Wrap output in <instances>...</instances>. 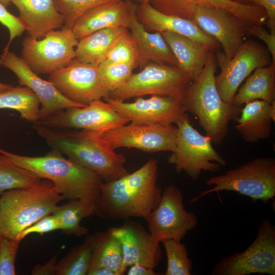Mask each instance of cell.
Listing matches in <instances>:
<instances>
[{
    "instance_id": "obj_1",
    "label": "cell",
    "mask_w": 275,
    "mask_h": 275,
    "mask_svg": "<svg viewBox=\"0 0 275 275\" xmlns=\"http://www.w3.org/2000/svg\"><path fill=\"white\" fill-rule=\"evenodd\" d=\"M157 178L158 161L151 158L133 173L104 181L96 204V215L105 220L140 217L147 222L161 198Z\"/></svg>"
},
{
    "instance_id": "obj_2",
    "label": "cell",
    "mask_w": 275,
    "mask_h": 275,
    "mask_svg": "<svg viewBox=\"0 0 275 275\" xmlns=\"http://www.w3.org/2000/svg\"><path fill=\"white\" fill-rule=\"evenodd\" d=\"M34 128L52 149L95 172L104 181L118 179L129 173L124 167L125 157L109 146L100 132L59 130L38 122L34 123Z\"/></svg>"
},
{
    "instance_id": "obj_3",
    "label": "cell",
    "mask_w": 275,
    "mask_h": 275,
    "mask_svg": "<svg viewBox=\"0 0 275 275\" xmlns=\"http://www.w3.org/2000/svg\"><path fill=\"white\" fill-rule=\"evenodd\" d=\"M0 153L16 165L50 180L65 199H80L96 204L103 179L60 152L52 149L45 155L33 157L0 148Z\"/></svg>"
},
{
    "instance_id": "obj_4",
    "label": "cell",
    "mask_w": 275,
    "mask_h": 275,
    "mask_svg": "<svg viewBox=\"0 0 275 275\" xmlns=\"http://www.w3.org/2000/svg\"><path fill=\"white\" fill-rule=\"evenodd\" d=\"M217 63L213 50L198 77L187 88L182 102L184 108L197 117L212 143L221 144L228 134V125L237 121L241 107L225 102L217 90L215 76Z\"/></svg>"
},
{
    "instance_id": "obj_5",
    "label": "cell",
    "mask_w": 275,
    "mask_h": 275,
    "mask_svg": "<svg viewBox=\"0 0 275 275\" xmlns=\"http://www.w3.org/2000/svg\"><path fill=\"white\" fill-rule=\"evenodd\" d=\"M64 199L53 183L46 179L30 187L5 191L0 198V235L18 240L23 230L52 214Z\"/></svg>"
},
{
    "instance_id": "obj_6",
    "label": "cell",
    "mask_w": 275,
    "mask_h": 275,
    "mask_svg": "<svg viewBox=\"0 0 275 275\" xmlns=\"http://www.w3.org/2000/svg\"><path fill=\"white\" fill-rule=\"evenodd\" d=\"M212 186L201 191L190 200L195 202L204 196L224 190L235 191L254 201L267 203L275 197V158L258 157L224 173L212 176L205 181Z\"/></svg>"
},
{
    "instance_id": "obj_7",
    "label": "cell",
    "mask_w": 275,
    "mask_h": 275,
    "mask_svg": "<svg viewBox=\"0 0 275 275\" xmlns=\"http://www.w3.org/2000/svg\"><path fill=\"white\" fill-rule=\"evenodd\" d=\"M176 125L175 147L167 160L178 173L184 172L196 181L202 172H215L226 166V160L213 148L211 139L193 126L187 114Z\"/></svg>"
},
{
    "instance_id": "obj_8",
    "label": "cell",
    "mask_w": 275,
    "mask_h": 275,
    "mask_svg": "<svg viewBox=\"0 0 275 275\" xmlns=\"http://www.w3.org/2000/svg\"><path fill=\"white\" fill-rule=\"evenodd\" d=\"M191 83L188 76L177 66L150 63L119 88L109 93L112 99L124 101L145 95H160L177 98L182 101Z\"/></svg>"
},
{
    "instance_id": "obj_9",
    "label": "cell",
    "mask_w": 275,
    "mask_h": 275,
    "mask_svg": "<svg viewBox=\"0 0 275 275\" xmlns=\"http://www.w3.org/2000/svg\"><path fill=\"white\" fill-rule=\"evenodd\" d=\"M78 42L72 29L65 26L48 32L42 39L28 35L22 42L21 58L36 73L49 74L75 59Z\"/></svg>"
},
{
    "instance_id": "obj_10",
    "label": "cell",
    "mask_w": 275,
    "mask_h": 275,
    "mask_svg": "<svg viewBox=\"0 0 275 275\" xmlns=\"http://www.w3.org/2000/svg\"><path fill=\"white\" fill-rule=\"evenodd\" d=\"M275 275V229L264 219L257 235L244 251L223 257L214 265L212 275Z\"/></svg>"
},
{
    "instance_id": "obj_11",
    "label": "cell",
    "mask_w": 275,
    "mask_h": 275,
    "mask_svg": "<svg viewBox=\"0 0 275 275\" xmlns=\"http://www.w3.org/2000/svg\"><path fill=\"white\" fill-rule=\"evenodd\" d=\"M221 71L215 76V85L224 101L232 103L239 86L256 69L269 65L271 57L262 44L252 40L243 41L234 57L228 59L223 52L215 54Z\"/></svg>"
},
{
    "instance_id": "obj_12",
    "label": "cell",
    "mask_w": 275,
    "mask_h": 275,
    "mask_svg": "<svg viewBox=\"0 0 275 275\" xmlns=\"http://www.w3.org/2000/svg\"><path fill=\"white\" fill-rule=\"evenodd\" d=\"M183 195L176 186H167L157 206L148 221L149 231L160 243L167 240H181L198 223V217L185 210Z\"/></svg>"
},
{
    "instance_id": "obj_13",
    "label": "cell",
    "mask_w": 275,
    "mask_h": 275,
    "mask_svg": "<svg viewBox=\"0 0 275 275\" xmlns=\"http://www.w3.org/2000/svg\"><path fill=\"white\" fill-rule=\"evenodd\" d=\"M184 18L216 39L229 59L234 57L244 41L249 25L226 9L199 5L193 6Z\"/></svg>"
},
{
    "instance_id": "obj_14",
    "label": "cell",
    "mask_w": 275,
    "mask_h": 275,
    "mask_svg": "<svg viewBox=\"0 0 275 275\" xmlns=\"http://www.w3.org/2000/svg\"><path fill=\"white\" fill-rule=\"evenodd\" d=\"M48 80L65 97L84 106L104 99L109 94L102 83L98 65L75 59L67 66L49 74Z\"/></svg>"
},
{
    "instance_id": "obj_15",
    "label": "cell",
    "mask_w": 275,
    "mask_h": 275,
    "mask_svg": "<svg viewBox=\"0 0 275 275\" xmlns=\"http://www.w3.org/2000/svg\"><path fill=\"white\" fill-rule=\"evenodd\" d=\"M129 122L128 118L111 108L106 101L99 99L84 107L58 111L36 122L54 129L75 128L103 133Z\"/></svg>"
},
{
    "instance_id": "obj_16",
    "label": "cell",
    "mask_w": 275,
    "mask_h": 275,
    "mask_svg": "<svg viewBox=\"0 0 275 275\" xmlns=\"http://www.w3.org/2000/svg\"><path fill=\"white\" fill-rule=\"evenodd\" d=\"M177 126L173 124L130 123L101 133L113 149L133 148L147 152H172L175 147Z\"/></svg>"
},
{
    "instance_id": "obj_17",
    "label": "cell",
    "mask_w": 275,
    "mask_h": 275,
    "mask_svg": "<svg viewBox=\"0 0 275 275\" xmlns=\"http://www.w3.org/2000/svg\"><path fill=\"white\" fill-rule=\"evenodd\" d=\"M104 100L135 124H176L187 115L182 101L169 96L151 95L146 99L138 97L132 102L109 97Z\"/></svg>"
},
{
    "instance_id": "obj_18",
    "label": "cell",
    "mask_w": 275,
    "mask_h": 275,
    "mask_svg": "<svg viewBox=\"0 0 275 275\" xmlns=\"http://www.w3.org/2000/svg\"><path fill=\"white\" fill-rule=\"evenodd\" d=\"M1 66L16 75L20 86L28 87L36 95L40 103L39 121L64 109L86 106L65 97L51 82L41 78L34 72L21 57L9 50L4 51L1 55Z\"/></svg>"
},
{
    "instance_id": "obj_19",
    "label": "cell",
    "mask_w": 275,
    "mask_h": 275,
    "mask_svg": "<svg viewBox=\"0 0 275 275\" xmlns=\"http://www.w3.org/2000/svg\"><path fill=\"white\" fill-rule=\"evenodd\" d=\"M111 230L121 244L126 270L136 264L154 269L158 265L162 257L160 243L142 225L128 220Z\"/></svg>"
},
{
    "instance_id": "obj_20",
    "label": "cell",
    "mask_w": 275,
    "mask_h": 275,
    "mask_svg": "<svg viewBox=\"0 0 275 275\" xmlns=\"http://www.w3.org/2000/svg\"><path fill=\"white\" fill-rule=\"evenodd\" d=\"M136 6L130 0H119L100 4L81 16L71 29L78 40L101 29H129L132 12Z\"/></svg>"
},
{
    "instance_id": "obj_21",
    "label": "cell",
    "mask_w": 275,
    "mask_h": 275,
    "mask_svg": "<svg viewBox=\"0 0 275 275\" xmlns=\"http://www.w3.org/2000/svg\"><path fill=\"white\" fill-rule=\"evenodd\" d=\"M136 17L150 32H171L179 34L209 46L214 50L219 45L216 39L202 31L192 21L178 16L164 14L150 3L139 4Z\"/></svg>"
},
{
    "instance_id": "obj_22",
    "label": "cell",
    "mask_w": 275,
    "mask_h": 275,
    "mask_svg": "<svg viewBox=\"0 0 275 275\" xmlns=\"http://www.w3.org/2000/svg\"><path fill=\"white\" fill-rule=\"evenodd\" d=\"M150 4L156 10L168 15L184 18L195 5L226 9L249 25H264L267 21L265 10L258 6L247 5L231 0H151Z\"/></svg>"
},
{
    "instance_id": "obj_23",
    "label": "cell",
    "mask_w": 275,
    "mask_h": 275,
    "mask_svg": "<svg viewBox=\"0 0 275 275\" xmlns=\"http://www.w3.org/2000/svg\"><path fill=\"white\" fill-rule=\"evenodd\" d=\"M17 8L19 18L29 36L42 39L49 32L62 28V16L54 0H10Z\"/></svg>"
},
{
    "instance_id": "obj_24",
    "label": "cell",
    "mask_w": 275,
    "mask_h": 275,
    "mask_svg": "<svg viewBox=\"0 0 275 275\" xmlns=\"http://www.w3.org/2000/svg\"><path fill=\"white\" fill-rule=\"evenodd\" d=\"M136 8L132 12L129 29L137 48L138 66L142 69L154 63L178 67L177 60L161 33L147 31L137 18Z\"/></svg>"
},
{
    "instance_id": "obj_25",
    "label": "cell",
    "mask_w": 275,
    "mask_h": 275,
    "mask_svg": "<svg viewBox=\"0 0 275 275\" xmlns=\"http://www.w3.org/2000/svg\"><path fill=\"white\" fill-rule=\"evenodd\" d=\"M235 126L245 142L255 143L269 138L275 121V101L256 100L245 104Z\"/></svg>"
},
{
    "instance_id": "obj_26",
    "label": "cell",
    "mask_w": 275,
    "mask_h": 275,
    "mask_svg": "<svg viewBox=\"0 0 275 275\" xmlns=\"http://www.w3.org/2000/svg\"><path fill=\"white\" fill-rule=\"evenodd\" d=\"M160 33L176 58L178 67L191 82L196 80L203 70L210 51L213 50L205 44L179 34Z\"/></svg>"
},
{
    "instance_id": "obj_27",
    "label": "cell",
    "mask_w": 275,
    "mask_h": 275,
    "mask_svg": "<svg viewBox=\"0 0 275 275\" xmlns=\"http://www.w3.org/2000/svg\"><path fill=\"white\" fill-rule=\"evenodd\" d=\"M237 92L232 103L237 106L256 100L275 101V62L256 69Z\"/></svg>"
},
{
    "instance_id": "obj_28",
    "label": "cell",
    "mask_w": 275,
    "mask_h": 275,
    "mask_svg": "<svg viewBox=\"0 0 275 275\" xmlns=\"http://www.w3.org/2000/svg\"><path fill=\"white\" fill-rule=\"evenodd\" d=\"M128 29L106 28L93 32L78 40L75 49L77 61L99 65L116 39Z\"/></svg>"
},
{
    "instance_id": "obj_29",
    "label": "cell",
    "mask_w": 275,
    "mask_h": 275,
    "mask_svg": "<svg viewBox=\"0 0 275 275\" xmlns=\"http://www.w3.org/2000/svg\"><path fill=\"white\" fill-rule=\"evenodd\" d=\"M94 243L90 268L103 267L114 271L117 275L125 272L121 244L114 236L111 228L94 234ZM89 268V269H90Z\"/></svg>"
},
{
    "instance_id": "obj_30",
    "label": "cell",
    "mask_w": 275,
    "mask_h": 275,
    "mask_svg": "<svg viewBox=\"0 0 275 275\" xmlns=\"http://www.w3.org/2000/svg\"><path fill=\"white\" fill-rule=\"evenodd\" d=\"M52 214L59 223L60 230L64 233L86 236L89 230L81 225V222L84 218L96 214V204L82 199H71L64 205L58 206Z\"/></svg>"
},
{
    "instance_id": "obj_31",
    "label": "cell",
    "mask_w": 275,
    "mask_h": 275,
    "mask_svg": "<svg viewBox=\"0 0 275 275\" xmlns=\"http://www.w3.org/2000/svg\"><path fill=\"white\" fill-rule=\"evenodd\" d=\"M0 109L16 110L20 117L35 123L40 119V103L36 95L29 88L19 86L0 93Z\"/></svg>"
},
{
    "instance_id": "obj_32",
    "label": "cell",
    "mask_w": 275,
    "mask_h": 275,
    "mask_svg": "<svg viewBox=\"0 0 275 275\" xmlns=\"http://www.w3.org/2000/svg\"><path fill=\"white\" fill-rule=\"evenodd\" d=\"M94 234L86 236L83 242L70 250L56 265V275H87L94 249Z\"/></svg>"
},
{
    "instance_id": "obj_33",
    "label": "cell",
    "mask_w": 275,
    "mask_h": 275,
    "mask_svg": "<svg viewBox=\"0 0 275 275\" xmlns=\"http://www.w3.org/2000/svg\"><path fill=\"white\" fill-rule=\"evenodd\" d=\"M42 179L33 172L13 163L0 153V195L9 190L32 186Z\"/></svg>"
},
{
    "instance_id": "obj_34",
    "label": "cell",
    "mask_w": 275,
    "mask_h": 275,
    "mask_svg": "<svg viewBox=\"0 0 275 275\" xmlns=\"http://www.w3.org/2000/svg\"><path fill=\"white\" fill-rule=\"evenodd\" d=\"M167 258L166 275H190L193 261L189 252L180 240H167L162 241Z\"/></svg>"
},
{
    "instance_id": "obj_35",
    "label": "cell",
    "mask_w": 275,
    "mask_h": 275,
    "mask_svg": "<svg viewBox=\"0 0 275 275\" xmlns=\"http://www.w3.org/2000/svg\"><path fill=\"white\" fill-rule=\"evenodd\" d=\"M138 58L135 41L131 33L127 30L114 42L104 61L128 64L136 68L138 66Z\"/></svg>"
},
{
    "instance_id": "obj_36",
    "label": "cell",
    "mask_w": 275,
    "mask_h": 275,
    "mask_svg": "<svg viewBox=\"0 0 275 275\" xmlns=\"http://www.w3.org/2000/svg\"><path fill=\"white\" fill-rule=\"evenodd\" d=\"M135 68L130 64L103 61L98 65L99 75L105 89L109 93L125 84Z\"/></svg>"
},
{
    "instance_id": "obj_37",
    "label": "cell",
    "mask_w": 275,
    "mask_h": 275,
    "mask_svg": "<svg viewBox=\"0 0 275 275\" xmlns=\"http://www.w3.org/2000/svg\"><path fill=\"white\" fill-rule=\"evenodd\" d=\"M119 0H54L55 6L64 19L63 26L72 29L84 14L100 4Z\"/></svg>"
},
{
    "instance_id": "obj_38",
    "label": "cell",
    "mask_w": 275,
    "mask_h": 275,
    "mask_svg": "<svg viewBox=\"0 0 275 275\" xmlns=\"http://www.w3.org/2000/svg\"><path fill=\"white\" fill-rule=\"evenodd\" d=\"M21 241L0 235V275H15V259Z\"/></svg>"
},
{
    "instance_id": "obj_39",
    "label": "cell",
    "mask_w": 275,
    "mask_h": 275,
    "mask_svg": "<svg viewBox=\"0 0 275 275\" xmlns=\"http://www.w3.org/2000/svg\"><path fill=\"white\" fill-rule=\"evenodd\" d=\"M0 23L6 26L9 32V40L4 51L9 50L12 41L19 37L25 31V28L19 17L11 13L6 7L0 2Z\"/></svg>"
},
{
    "instance_id": "obj_40",
    "label": "cell",
    "mask_w": 275,
    "mask_h": 275,
    "mask_svg": "<svg viewBox=\"0 0 275 275\" xmlns=\"http://www.w3.org/2000/svg\"><path fill=\"white\" fill-rule=\"evenodd\" d=\"M57 230H60L59 223L53 214H49L23 230L19 234L18 240L21 241L31 234L43 235Z\"/></svg>"
},
{
    "instance_id": "obj_41",
    "label": "cell",
    "mask_w": 275,
    "mask_h": 275,
    "mask_svg": "<svg viewBox=\"0 0 275 275\" xmlns=\"http://www.w3.org/2000/svg\"><path fill=\"white\" fill-rule=\"evenodd\" d=\"M247 35L258 38L263 41L271 55L272 62H275V33L268 32L262 25H249L247 28Z\"/></svg>"
},
{
    "instance_id": "obj_42",
    "label": "cell",
    "mask_w": 275,
    "mask_h": 275,
    "mask_svg": "<svg viewBox=\"0 0 275 275\" xmlns=\"http://www.w3.org/2000/svg\"><path fill=\"white\" fill-rule=\"evenodd\" d=\"M254 5L263 8L266 12V24L270 33H275V0H253Z\"/></svg>"
},
{
    "instance_id": "obj_43",
    "label": "cell",
    "mask_w": 275,
    "mask_h": 275,
    "mask_svg": "<svg viewBox=\"0 0 275 275\" xmlns=\"http://www.w3.org/2000/svg\"><path fill=\"white\" fill-rule=\"evenodd\" d=\"M58 253L49 260L44 264H38L32 268L33 275H56V265L58 262Z\"/></svg>"
},
{
    "instance_id": "obj_44",
    "label": "cell",
    "mask_w": 275,
    "mask_h": 275,
    "mask_svg": "<svg viewBox=\"0 0 275 275\" xmlns=\"http://www.w3.org/2000/svg\"><path fill=\"white\" fill-rule=\"evenodd\" d=\"M127 274L128 275H158L154 269L148 266L136 264L129 266Z\"/></svg>"
},
{
    "instance_id": "obj_45",
    "label": "cell",
    "mask_w": 275,
    "mask_h": 275,
    "mask_svg": "<svg viewBox=\"0 0 275 275\" xmlns=\"http://www.w3.org/2000/svg\"><path fill=\"white\" fill-rule=\"evenodd\" d=\"M87 275H117V274L107 268L96 267L90 268Z\"/></svg>"
},
{
    "instance_id": "obj_46",
    "label": "cell",
    "mask_w": 275,
    "mask_h": 275,
    "mask_svg": "<svg viewBox=\"0 0 275 275\" xmlns=\"http://www.w3.org/2000/svg\"><path fill=\"white\" fill-rule=\"evenodd\" d=\"M12 87H13V86L10 84L0 82V93L11 88Z\"/></svg>"
},
{
    "instance_id": "obj_47",
    "label": "cell",
    "mask_w": 275,
    "mask_h": 275,
    "mask_svg": "<svg viewBox=\"0 0 275 275\" xmlns=\"http://www.w3.org/2000/svg\"><path fill=\"white\" fill-rule=\"evenodd\" d=\"M236 3L247 5H254L253 0H231Z\"/></svg>"
},
{
    "instance_id": "obj_48",
    "label": "cell",
    "mask_w": 275,
    "mask_h": 275,
    "mask_svg": "<svg viewBox=\"0 0 275 275\" xmlns=\"http://www.w3.org/2000/svg\"><path fill=\"white\" fill-rule=\"evenodd\" d=\"M0 2L7 7L10 4V0H0Z\"/></svg>"
},
{
    "instance_id": "obj_49",
    "label": "cell",
    "mask_w": 275,
    "mask_h": 275,
    "mask_svg": "<svg viewBox=\"0 0 275 275\" xmlns=\"http://www.w3.org/2000/svg\"><path fill=\"white\" fill-rule=\"evenodd\" d=\"M136 2H138L139 4L143 3H150L151 0H133Z\"/></svg>"
}]
</instances>
